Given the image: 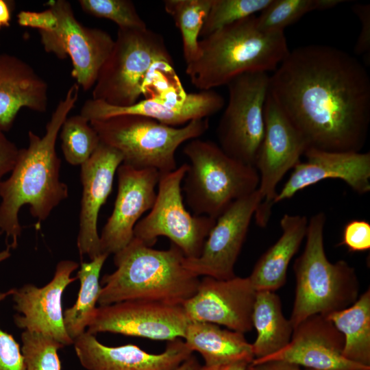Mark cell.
Returning a JSON list of instances; mask_svg holds the SVG:
<instances>
[{"mask_svg":"<svg viewBox=\"0 0 370 370\" xmlns=\"http://www.w3.org/2000/svg\"><path fill=\"white\" fill-rule=\"evenodd\" d=\"M269 94L307 149L360 152L370 125V77L354 56L309 45L289 51L269 77Z\"/></svg>","mask_w":370,"mask_h":370,"instance_id":"6da1fadb","label":"cell"},{"mask_svg":"<svg viewBox=\"0 0 370 370\" xmlns=\"http://www.w3.org/2000/svg\"><path fill=\"white\" fill-rule=\"evenodd\" d=\"M79 86L73 84L60 100L40 137L28 132V146L20 149L17 161L6 180L0 181V236L7 248L16 249L22 233L18 213L24 205L38 222L69 196V188L60 180L61 160L56 151L60 128L79 98Z\"/></svg>","mask_w":370,"mask_h":370,"instance_id":"7a4b0ae2","label":"cell"},{"mask_svg":"<svg viewBox=\"0 0 370 370\" xmlns=\"http://www.w3.org/2000/svg\"><path fill=\"white\" fill-rule=\"evenodd\" d=\"M185 256L174 244L158 250L134 237L114 254L116 270L103 276L101 306L140 299L182 305L197 291L200 280L184 264Z\"/></svg>","mask_w":370,"mask_h":370,"instance_id":"3957f363","label":"cell"},{"mask_svg":"<svg viewBox=\"0 0 370 370\" xmlns=\"http://www.w3.org/2000/svg\"><path fill=\"white\" fill-rule=\"evenodd\" d=\"M289 51L284 32L261 29L252 15L199 40L186 73L197 88L212 90L245 73L274 71Z\"/></svg>","mask_w":370,"mask_h":370,"instance_id":"277c9868","label":"cell"},{"mask_svg":"<svg viewBox=\"0 0 370 370\" xmlns=\"http://www.w3.org/2000/svg\"><path fill=\"white\" fill-rule=\"evenodd\" d=\"M326 217L320 212L310 217L302 254L293 270L296 287L289 319L293 328L314 314H328L352 305L358 298L356 270L345 260L331 262L324 249Z\"/></svg>","mask_w":370,"mask_h":370,"instance_id":"5b68a950","label":"cell"},{"mask_svg":"<svg viewBox=\"0 0 370 370\" xmlns=\"http://www.w3.org/2000/svg\"><path fill=\"white\" fill-rule=\"evenodd\" d=\"M183 153L190 164L182 190L194 215L217 219L234 201L258 188L256 168L230 157L211 140L192 139Z\"/></svg>","mask_w":370,"mask_h":370,"instance_id":"8992f818","label":"cell"},{"mask_svg":"<svg viewBox=\"0 0 370 370\" xmlns=\"http://www.w3.org/2000/svg\"><path fill=\"white\" fill-rule=\"evenodd\" d=\"M90 124L101 143L121 154L122 164L136 169H156L164 174L177 168V149L202 136L209 128V119H195L176 127L143 116L121 115L90 121Z\"/></svg>","mask_w":370,"mask_h":370,"instance_id":"52a82bcc","label":"cell"},{"mask_svg":"<svg viewBox=\"0 0 370 370\" xmlns=\"http://www.w3.org/2000/svg\"><path fill=\"white\" fill-rule=\"evenodd\" d=\"M162 63L173 62L161 34L148 28H119L92 88V99L121 107L136 103L144 94L149 74Z\"/></svg>","mask_w":370,"mask_h":370,"instance_id":"ba28073f","label":"cell"},{"mask_svg":"<svg viewBox=\"0 0 370 370\" xmlns=\"http://www.w3.org/2000/svg\"><path fill=\"white\" fill-rule=\"evenodd\" d=\"M269 77L268 73L250 72L232 79L226 85L228 101L217 128L221 149L254 167L264 132Z\"/></svg>","mask_w":370,"mask_h":370,"instance_id":"9c48e42d","label":"cell"},{"mask_svg":"<svg viewBox=\"0 0 370 370\" xmlns=\"http://www.w3.org/2000/svg\"><path fill=\"white\" fill-rule=\"evenodd\" d=\"M188 167L184 163L172 172L161 174L155 203L149 213L136 224L134 237L151 247L158 237L166 236L186 258H197L216 219L191 215L186 210L182 184Z\"/></svg>","mask_w":370,"mask_h":370,"instance_id":"30bf717a","label":"cell"},{"mask_svg":"<svg viewBox=\"0 0 370 370\" xmlns=\"http://www.w3.org/2000/svg\"><path fill=\"white\" fill-rule=\"evenodd\" d=\"M46 5L56 14L58 25L53 32H39L43 48L60 59L69 56L72 77L79 88L88 91L93 88L114 40L107 32L79 22L70 2L52 0Z\"/></svg>","mask_w":370,"mask_h":370,"instance_id":"8fae6325","label":"cell"},{"mask_svg":"<svg viewBox=\"0 0 370 370\" xmlns=\"http://www.w3.org/2000/svg\"><path fill=\"white\" fill-rule=\"evenodd\" d=\"M264 115V132L254 165L260 177L258 190L262 198L254 217L260 227L269 223L278 183L307 149L300 133L269 93Z\"/></svg>","mask_w":370,"mask_h":370,"instance_id":"7c38bea8","label":"cell"},{"mask_svg":"<svg viewBox=\"0 0 370 370\" xmlns=\"http://www.w3.org/2000/svg\"><path fill=\"white\" fill-rule=\"evenodd\" d=\"M189 322L182 305L132 299L97 307L86 331L169 341L184 338Z\"/></svg>","mask_w":370,"mask_h":370,"instance_id":"4fadbf2b","label":"cell"},{"mask_svg":"<svg viewBox=\"0 0 370 370\" xmlns=\"http://www.w3.org/2000/svg\"><path fill=\"white\" fill-rule=\"evenodd\" d=\"M261 201L257 189L231 204L216 219L199 256L185 257V267L199 278L227 280L235 277L234 265Z\"/></svg>","mask_w":370,"mask_h":370,"instance_id":"5bb4252c","label":"cell"},{"mask_svg":"<svg viewBox=\"0 0 370 370\" xmlns=\"http://www.w3.org/2000/svg\"><path fill=\"white\" fill-rule=\"evenodd\" d=\"M256 294L249 277L218 280L205 276L182 306L190 321L221 325L245 334L253 328Z\"/></svg>","mask_w":370,"mask_h":370,"instance_id":"9a60e30c","label":"cell"},{"mask_svg":"<svg viewBox=\"0 0 370 370\" xmlns=\"http://www.w3.org/2000/svg\"><path fill=\"white\" fill-rule=\"evenodd\" d=\"M78 267L75 261L61 260L53 278L45 286L39 288L25 284L13 288L11 297L18 312L14 316L16 325L24 331L49 336L64 346L73 345L64 324L62 298L66 288L77 279L71 277V273Z\"/></svg>","mask_w":370,"mask_h":370,"instance_id":"2e32d148","label":"cell"},{"mask_svg":"<svg viewBox=\"0 0 370 370\" xmlns=\"http://www.w3.org/2000/svg\"><path fill=\"white\" fill-rule=\"evenodd\" d=\"M118 190L114 209L100 237L101 253L114 254L134 238L140 217L151 210L161 173L156 169H136L121 164L116 171Z\"/></svg>","mask_w":370,"mask_h":370,"instance_id":"e0dca14e","label":"cell"},{"mask_svg":"<svg viewBox=\"0 0 370 370\" xmlns=\"http://www.w3.org/2000/svg\"><path fill=\"white\" fill-rule=\"evenodd\" d=\"M225 105L223 97L213 90L183 95L155 96L125 107L90 99L84 103L80 115L89 122L121 115L153 119L166 125H186L195 119L208 118Z\"/></svg>","mask_w":370,"mask_h":370,"instance_id":"ac0fdd59","label":"cell"},{"mask_svg":"<svg viewBox=\"0 0 370 370\" xmlns=\"http://www.w3.org/2000/svg\"><path fill=\"white\" fill-rule=\"evenodd\" d=\"M344 337L327 316L314 314L293 328L288 344L267 357L251 362L281 360L313 370L370 369L343 356Z\"/></svg>","mask_w":370,"mask_h":370,"instance_id":"d6986e66","label":"cell"},{"mask_svg":"<svg viewBox=\"0 0 370 370\" xmlns=\"http://www.w3.org/2000/svg\"><path fill=\"white\" fill-rule=\"evenodd\" d=\"M122 162L117 150L100 143L80 166L82 196L77 247L81 258L87 256L92 260L101 254L97 231L99 212L112 191L115 173Z\"/></svg>","mask_w":370,"mask_h":370,"instance_id":"ffe728a7","label":"cell"},{"mask_svg":"<svg viewBox=\"0 0 370 370\" xmlns=\"http://www.w3.org/2000/svg\"><path fill=\"white\" fill-rule=\"evenodd\" d=\"M274 199V204L327 179L343 180L358 194L370 190V153L332 152L308 149Z\"/></svg>","mask_w":370,"mask_h":370,"instance_id":"44dd1931","label":"cell"},{"mask_svg":"<svg viewBox=\"0 0 370 370\" xmlns=\"http://www.w3.org/2000/svg\"><path fill=\"white\" fill-rule=\"evenodd\" d=\"M76 356L87 370H173L193 355L184 341H168L160 354H150L133 344L108 347L87 331L73 339Z\"/></svg>","mask_w":370,"mask_h":370,"instance_id":"7402d4cb","label":"cell"},{"mask_svg":"<svg viewBox=\"0 0 370 370\" xmlns=\"http://www.w3.org/2000/svg\"><path fill=\"white\" fill-rule=\"evenodd\" d=\"M48 104L46 81L18 56L0 53V129L9 131L21 108L44 113Z\"/></svg>","mask_w":370,"mask_h":370,"instance_id":"603a6c76","label":"cell"},{"mask_svg":"<svg viewBox=\"0 0 370 370\" xmlns=\"http://www.w3.org/2000/svg\"><path fill=\"white\" fill-rule=\"evenodd\" d=\"M308 223L305 216L282 217L281 236L260 256L249 276L256 291H275L284 285L288 264L306 237Z\"/></svg>","mask_w":370,"mask_h":370,"instance_id":"cb8c5ba5","label":"cell"},{"mask_svg":"<svg viewBox=\"0 0 370 370\" xmlns=\"http://www.w3.org/2000/svg\"><path fill=\"white\" fill-rule=\"evenodd\" d=\"M184 342L191 351L199 352L206 366H214L238 360L251 362L254 356L251 344L244 334L219 325L190 321L186 328Z\"/></svg>","mask_w":370,"mask_h":370,"instance_id":"d4e9b609","label":"cell"},{"mask_svg":"<svg viewBox=\"0 0 370 370\" xmlns=\"http://www.w3.org/2000/svg\"><path fill=\"white\" fill-rule=\"evenodd\" d=\"M252 323L257 332L251 344L254 359L275 354L291 341L293 328L284 316L280 298L275 291H256Z\"/></svg>","mask_w":370,"mask_h":370,"instance_id":"484cf974","label":"cell"},{"mask_svg":"<svg viewBox=\"0 0 370 370\" xmlns=\"http://www.w3.org/2000/svg\"><path fill=\"white\" fill-rule=\"evenodd\" d=\"M344 337L343 356L370 367V290L365 291L350 306L328 314Z\"/></svg>","mask_w":370,"mask_h":370,"instance_id":"4316f807","label":"cell"},{"mask_svg":"<svg viewBox=\"0 0 370 370\" xmlns=\"http://www.w3.org/2000/svg\"><path fill=\"white\" fill-rule=\"evenodd\" d=\"M108 256L101 254L88 262H81L76 276L80 282L77 300L63 312L65 330L73 341L86 332L95 316L101 288L100 273Z\"/></svg>","mask_w":370,"mask_h":370,"instance_id":"83f0119b","label":"cell"},{"mask_svg":"<svg viewBox=\"0 0 370 370\" xmlns=\"http://www.w3.org/2000/svg\"><path fill=\"white\" fill-rule=\"evenodd\" d=\"M165 11L180 29L186 64L198 56L199 36L210 10L212 0H165Z\"/></svg>","mask_w":370,"mask_h":370,"instance_id":"f1b7e54d","label":"cell"},{"mask_svg":"<svg viewBox=\"0 0 370 370\" xmlns=\"http://www.w3.org/2000/svg\"><path fill=\"white\" fill-rule=\"evenodd\" d=\"M60 132L64 157L71 165L81 166L89 159L101 143L90 122L80 114L68 116Z\"/></svg>","mask_w":370,"mask_h":370,"instance_id":"f546056e","label":"cell"},{"mask_svg":"<svg viewBox=\"0 0 370 370\" xmlns=\"http://www.w3.org/2000/svg\"><path fill=\"white\" fill-rule=\"evenodd\" d=\"M271 0H212L202 26L203 38L245 18L261 12Z\"/></svg>","mask_w":370,"mask_h":370,"instance_id":"4dcf8cb0","label":"cell"},{"mask_svg":"<svg viewBox=\"0 0 370 370\" xmlns=\"http://www.w3.org/2000/svg\"><path fill=\"white\" fill-rule=\"evenodd\" d=\"M21 341L25 370H61L58 351L64 346L58 341L40 333L23 331Z\"/></svg>","mask_w":370,"mask_h":370,"instance_id":"1f68e13d","label":"cell"},{"mask_svg":"<svg viewBox=\"0 0 370 370\" xmlns=\"http://www.w3.org/2000/svg\"><path fill=\"white\" fill-rule=\"evenodd\" d=\"M317 10L316 0H271L257 16L259 27L266 32H284L304 14Z\"/></svg>","mask_w":370,"mask_h":370,"instance_id":"d6a6232c","label":"cell"},{"mask_svg":"<svg viewBox=\"0 0 370 370\" xmlns=\"http://www.w3.org/2000/svg\"><path fill=\"white\" fill-rule=\"evenodd\" d=\"M82 10L94 16L115 23L119 28L145 29L147 25L130 0H79Z\"/></svg>","mask_w":370,"mask_h":370,"instance_id":"836d02e7","label":"cell"},{"mask_svg":"<svg viewBox=\"0 0 370 370\" xmlns=\"http://www.w3.org/2000/svg\"><path fill=\"white\" fill-rule=\"evenodd\" d=\"M13 288L0 291V303L11 296ZM0 370H25L23 356L19 344L9 333L0 328Z\"/></svg>","mask_w":370,"mask_h":370,"instance_id":"e575fe53","label":"cell"},{"mask_svg":"<svg viewBox=\"0 0 370 370\" xmlns=\"http://www.w3.org/2000/svg\"><path fill=\"white\" fill-rule=\"evenodd\" d=\"M341 245L350 251H364L370 249V224L364 220H352L345 225Z\"/></svg>","mask_w":370,"mask_h":370,"instance_id":"d590c367","label":"cell"},{"mask_svg":"<svg viewBox=\"0 0 370 370\" xmlns=\"http://www.w3.org/2000/svg\"><path fill=\"white\" fill-rule=\"evenodd\" d=\"M16 18L19 25L36 28L39 32H51L58 25L57 17L49 8L41 12L22 10L17 14Z\"/></svg>","mask_w":370,"mask_h":370,"instance_id":"8d00e7d4","label":"cell"},{"mask_svg":"<svg viewBox=\"0 0 370 370\" xmlns=\"http://www.w3.org/2000/svg\"><path fill=\"white\" fill-rule=\"evenodd\" d=\"M353 10L361 23V29L355 46L358 55L370 53V5L367 3H356Z\"/></svg>","mask_w":370,"mask_h":370,"instance_id":"74e56055","label":"cell"},{"mask_svg":"<svg viewBox=\"0 0 370 370\" xmlns=\"http://www.w3.org/2000/svg\"><path fill=\"white\" fill-rule=\"evenodd\" d=\"M20 149L10 140L0 129V181L13 169Z\"/></svg>","mask_w":370,"mask_h":370,"instance_id":"f35d334b","label":"cell"},{"mask_svg":"<svg viewBox=\"0 0 370 370\" xmlns=\"http://www.w3.org/2000/svg\"><path fill=\"white\" fill-rule=\"evenodd\" d=\"M246 370H301L300 367L281 360H269L259 363H249Z\"/></svg>","mask_w":370,"mask_h":370,"instance_id":"ab89813d","label":"cell"},{"mask_svg":"<svg viewBox=\"0 0 370 370\" xmlns=\"http://www.w3.org/2000/svg\"><path fill=\"white\" fill-rule=\"evenodd\" d=\"M251 363L246 360H238L214 366H201L199 370H246Z\"/></svg>","mask_w":370,"mask_h":370,"instance_id":"60d3db41","label":"cell"},{"mask_svg":"<svg viewBox=\"0 0 370 370\" xmlns=\"http://www.w3.org/2000/svg\"><path fill=\"white\" fill-rule=\"evenodd\" d=\"M11 1L0 0V29L8 27L11 21Z\"/></svg>","mask_w":370,"mask_h":370,"instance_id":"b9f144b4","label":"cell"},{"mask_svg":"<svg viewBox=\"0 0 370 370\" xmlns=\"http://www.w3.org/2000/svg\"><path fill=\"white\" fill-rule=\"evenodd\" d=\"M200 367L197 359L191 355L173 370H199Z\"/></svg>","mask_w":370,"mask_h":370,"instance_id":"7bdbcfd3","label":"cell"},{"mask_svg":"<svg viewBox=\"0 0 370 370\" xmlns=\"http://www.w3.org/2000/svg\"><path fill=\"white\" fill-rule=\"evenodd\" d=\"M346 1L342 0H316L317 10H324L332 8Z\"/></svg>","mask_w":370,"mask_h":370,"instance_id":"ee69618b","label":"cell"},{"mask_svg":"<svg viewBox=\"0 0 370 370\" xmlns=\"http://www.w3.org/2000/svg\"><path fill=\"white\" fill-rule=\"evenodd\" d=\"M11 256L10 250L6 248L4 250L0 251V262L10 258Z\"/></svg>","mask_w":370,"mask_h":370,"instance_id":"f6af8a7d","label":"cell"},{"mask_svg":"<svg viewBox=\"0 0 370 370\" xmlns=\"http://www.w3.org/2000/svg\"><path fill=\"white\" fill-rule=\"evenodd\" d=\"M304 370H313V369H305ZM355 370H370V369H355Z\"/></svg>","mask_w":370,"mask_h":370,"instance_id":"bcb514c9","label":"cell"}]
</instances>
